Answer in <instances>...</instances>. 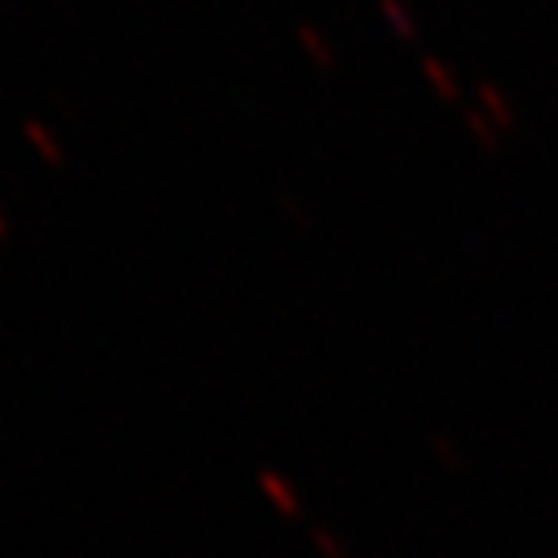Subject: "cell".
Returning <instances> with one entry per match:
<instances>
[{
    "label": "cell",
    "instance_id": "1",
    "mask_svg": "<svg viewBox=\"0 0 558 558\" xmlns=\"http://www.w3.org/2000/svg\"><path fill=\"white\" fill-rule=\"evenodd\" d=\"M256 485H260L264 500H268V505L276 508L279 515H288V520H295V515L303 512V497H299V488L288 481V473H279V470H260V473H256Z\"/></svg>",
    "mask_w": 558,
    "mask_h": 558
},
{
    "label": "cell",
    "instance_id": "2",
    "mask_svg": "<svg viewBox=\"0 0 558 558\" xmlns=\"http://www.w3.org/2000/svg\"><path fill=\"white\" fill-rule=\"evenodd\" d=\"M311 539H314V547H318V555L323 558H349V547L330 532V527H314Z\"/></svg>",
    "mask_w": 558,
    "mask_h": 558
}]
</instances>
